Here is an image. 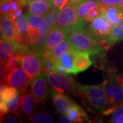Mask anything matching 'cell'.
Listing matches in <instances>:
<instances>
[{"label": "cell", "instance_id": "obj_1", "mask_svg": "<svg viewBox=\"0 0 123 123\" xmlns=\"http://www.w3.org/2000/svg\"><path fill=\"white\" fill-rule=\"evenodd\" d=\"M66 38L71 48L77 51H86L91 54L101 52L100 42L82 28H78L66 33Z\"/></svg>", "mask_w": 123, "mask_h": 123}, {"label": "cell", "instance_id": "obj_2", "mask_svg": "<svg viewBox=\"0 0 123 123\" xmlns=\"http://www.w3.org/2000/svg\"><path fill=\"white\" fill-rule=\"evenodd\" d=\"M79 92L88 104L94 109L103 111L108 107L104 83L97 86H79Z\"/></svg>", "mask_w": 123, "mask_h": 123}, {"label": "cell", "instance_id": "obj_3", "mask_svg": "<svg viewBox=\"0 0 123 123\" xmlns=\"http://www.w3.org/2000/svg\"><path fill=\"white\" fill-rule=\"evenodd\" d=\"M55 25L68 33L75 29L82 28L84 25V21H81L78 18L75 4L68 1L60 10Z\"/></svg>", "mask_w": 123, "mask_h": 123}, {"label": "cell", "instance_id": "obj_4", "mask_svg": "<svg viewBox=\"0 0 123 123\" xmlns=\"http://www.w3.org/2000/svg\"><path fill=\"white\" fill-rule=\"evenodd\" d=\"M68 74H63L56 71H51L47 73V79L54 90L62 92H76L79 90L75 80Z\"/></svg>", "mask_w": 123, "mask_h": 123}, {"label": "cell", "instance_id": "obj_5", "mask_svg": "<svg viewBox=\"0 0 123 123\" xmlns=\"http://www.w3.org/2000/svg\"><path fill=\"white\" fill-rule=\"evenodd\" d=\"M20 64L30 80L39 75L43 68L41 55L35 51H28L23 53Z\"/></svg>", "mask_w": 123, "mask_h": 123}, {"label": "cell", "instance_id": "obj_6", "mask_svg": "<svg viewBox=\"0 0 123 123\" xmlns=\"http://www.w3.org/2000/svg\"><path fill=\"white\" fill-rule=\"evenodd\" d=\"M3 79L5 85L15 88L21 92L26 90L29 82L30 81V79L28 78L27 73L23 68H17L5 75Z\"/></svg>", "mask_w": 123, "mask_h": 123}, {"label": "cell", "instance_id": "obj_7", "mask_svg": "<svg viewBox=\"0 0 123 123\" xmlns=\"http://www.w3.org/2000/svg\"><path fill=\"white\" fill-rule=\"evenodd\" d=\"M104 88L107 98L108 107L123 105V90L114 77L104 82Z\"/></svg>", "mask_w": 123, "mask_h": 123}, {"label": "cell", "instance_id": "obj_8", "mask_svg": "<svg viewBox=\"0 0 123 123\" xmlns=\"http://www.w3.org/2000/svg\"><path fill=\"white\" fill-rule=\"evenodd\" d=\"M66 32L54 24L48 32L44 41V47L39 53L41 56L47 55L55 47L66 38Z\"/></svg>", "mask_w": 123, "mask_h": 123}, {"label": "cell", "instance_id": "obj_9", "mask_svg": "<svg viewBox=\"0 0 123 123\" xmlns=\"http://www.w3.org/2000/svg\"><path fill=\"white\" fill-rule=\"evenodd\" d=\"M47 77L43 73H40L31 80V93L38 104L43 103L47 97L48 90Z\"/></svg>", "mask_w": 123, "mask_h": 123}, {"label": "cell", "instance_id": "obj_10", "mask_svg": "<svg viewBox=\"0 0 123 123\" xmlns=\"http://www.w3.org/2000/svg\"><path fill=\"white\" fill-rule=\"evenodd\" d=\"M113 26L107 22L104 17L103 12L91 21L89 31L96 39L101 42V39H105Z\"/></svg>", "mask_w": 123, "mask_h": 123}, {"label": "cell", "instance_id": "obj_11", "mask_svg": "<svg viewBox=\"0 0 123 123\" xmlns=\"http://www.w3.org/2000/svg\"><path fill=\"white\" fill-rule=\"evenodd\" d=\"M25 14L28 21V35L30 39L31 46L34 48L44 25V17L34 15L29 12Z\"/></svg>", "mask_w": 123, "mask_h": 123}, {"label": "cell", "instance_id": "obj_12", "mask_svg": "<svg viewBox=\"0 0 123 123\" xmlns=\"http://www.w3.org/2000/svg\"><path fill=\"white\" fill-rule=\"evenodd\" d=\"M52 100L55 110L62 114L66 115L70 107L75 103L64 92L53 90Z\"/></svg>", "mask_w": 123, "mask_h": 123}, {"label": "cell", "instance_id": "obj_13", "mask_svg": "<svg viewBox=\"0 0 123 123\" xmlns=\"http://www.w3.org/2000/svg\"><path fill=\"white\" fill-rule=\"evenodd\" d=\"M17 31L14 21L10 14L1 15V38L15 41Z\"/></svg>", "mask_w": 123, "mask_h": 123}, {"label": "cell", "instance_id": "obj_14", "mask_svg": "<svg viewBox=\"0 0 123 123\" xmlns=\"http://www.w3.org/2000/svg\"><path fill=\"white\" fill-rule=\"evenodd\" d=\"M27 4L29 6V13L43 17L47 15L55 8L53 3L34 0H29Z\"/></svg>", "mask_w": 123, "mask_h": 123}, {"label": "cell", "instance_id": "obj_15", "mask_svg": "<svg viewBox=\"0 0 123 123\" xmlns=\"http://www.w3.org/2000/svg\"><path fill=\"white\" fill-rule=\"evenodd\" d=\"M17 42L4 38H1L0 41V60L1 65H4L9 57L16 52Z\"/></svg>", "mask_w": 123, "mask_h": 123}, {"label": "cell", "instance_id": "obj_16", "mask_svg": "<svg viewBox=\"0 0 123 123\" xmlns=\"http://www.w3.org/2000/svg\"><path fill=\"white\" fill-rule=\"evenodd\" d=\"M103 14L107 22L114 27L123 21V8L116 6H107Z\"/></svg>", "mask_w": 123, "mask_h": 123}, {"label": "cell", "instance_id": "obj_17", "mask_svg": "<svg viewBox=\"0 0 123 123\" xmlns=\"http://www.w3.org/2000/svg\"><path fill=\"white\" fill-rule=\"evenodd\" d=\"M77 51L70 48L66 52L62 54L61 56L56 59V62L60 65L64 66L66 68L68 74L73 73L75 74L74 68V61Z\"/></svg>", "mask_w": 123, "mask_h": 123}, {"label": "cell", "instance_id": "obj_18", "mask_svg": "<svg viewBox=\"0 0 123 123\" xmlns=\"http://www.w3.org/2000/svg\"><path fill=\"white\" fill-rule=\"evenodd\" d=\"M92 64L90 58V53L86 51H77L74 61L75 74L83 72Z\"/></svg>", "mask_w": 123, "mask_h": 123}, {"label": "cell", "instance_id": "obj_19", "mask_svg": "<svg viewBox=\"0 0 123 123\" xmlns=\"http://www.w3.org/2000/svg\"><path fill=\"white\" fill-rule=\"evenodd\" d=\"M122 40H123V21L118 24L115 25L111 29L107 37L105 39L101 40V43L110 47Z\"/></svg>", "mask_w": 123, "mask_h": 123}, {"label": "cell", "instance_id": "obj_20", "mask_svg": "<svg viewBox=\"0 0 123 123\" xmlns=\"http://www.w3.org/2000/svg\"><path fill=\"white\" fill-rule=\"evenodd\" d=\"M99 4L100 1L98 0H84L76 4L75 6L78 18L81 21H85V18L88 12Z\"/></svg>", "mask_w": 123, "mask_h": 123}, {"label": "cell", "instance_id": "obj_21", "mask_svg": "<svg viewBox=\"0 0 123 123\" xmlns=\"http://www.w3.org/2000/svg\"><path fill=\"white\" fill-rule=\"evenodd\" d=\"M35 99L31 93H26L22 94L20 110L24 117L30 118V117L32 115L35 106Z\"/></svg>", "mask_w": 123, "mask_h": 123}, {"label": "cell", "instance_id": "obj_22", "mask_svg": "<svg viewBox=\"0 0 123 123\" xmlns=\"http://www.w3.org/2000/svg\"><path fill=\"white\" fill-rule=\"evenodd\" d=\"M66 115L72 120H73L74 123H82L84 120L85 121L89 120L88 116L86 114V112L80 106L76 104L75 103H74L73 105L70 107Z\"/></svg>", "mask_w": 123, "mask_h": 123}, {"label": "cell", "instance_id": "obj_23", "mask_svg": "<svg viewBox=\"0 0 123 123\" xmlns=\"http://www.w3.org/2000/svg\"><path fill=\"white\" fill-rule=\"evenodd\" d=\"M71 47H70L69 42L67 40L66 38H65L63 41H62L60 44H58L56 47H55L47 55L41 56V57H47L53 60H55L57 58L61 56L62 54L66 52Z\"/></svg>", "mask_w": 123, "mask_h": 123}, {"label": "cell", "instance_id": "obj_24", "mask_svg": "<svg viewBox=\"0 0 123 123\" xmlns=\"http://www.w3.org/2000/svg\"><path fill=\"white\" fill-rule=\"evenodd\" d=\"M22 53H13L9 57L6 63L4 65H2L4 68L5 75L17 68L18 65L21 64V60L22 57Z\"/></svg>", "mask_w": 123, "mask_h": 123}, {"label": "cell", "instance_id": "obj_25", "mask_svg": "<svg viewBox=\"0 0 123 123\" xmlns=\"http://www.w3.org/2000/svg\"><path fill=\"white\" fill-rule=\"evenodd\" d=\"M14 25L17 31V34L25 36L28 34V21L26 14H21L14 21Z\"/></svg>", "mask_w": 123, "mask_h": 123}, {"label": "cell", "instance_id": "obj_26", "mask_svg": "<svg viewBox=\"0 0 123 123\" xmlns=\"http://www.w3.org/2000/svg\"><path fill=\"white\" fill-rule=\"evenodd\" d=\"M20 93L21 92H18L17 94L15 96V97H14L12 99L9 100L8 101H5L8 114H18L17 111L19 108V106L21 105V98H22V94H20Z\"/></svg>", "mask_w": 123, "mask_h": 123}, {"label": "cell", "instance_id": "obj_27", "mask_svg": "<svg viewBox=\"0 0 123 123\" xmlns=\"http://www.w3.org/2000/svg\"><path fill=\"white\" fill-rule=\"evenodd\" d=\"M18 90L15 88L8 86L6 85H2L1 84V94L0 97L1 100L4 101H8L12 99L14 97L18 94Z\"/></svg>", "mask_w": 123, "mask_h": 123}, {"label": "cell", "instance_id": "obj_28", "mask_svg": "<svg viewBox=\"0 0 123 123\" xmlns=\"http://www.w3.org/2000/svg\"><path fill=\"white\" fill-rule=\"evenodd\" d=\"M30 122L34 123H52L54 122L53 116L49 113L39 112L36 113L30 117Z\"/></svg>", "mask_w": 123, "mask_h": 123}, {"label": "cell", "instance_id": "obj_29", "mask_svg": "<svg viewBox=\"0 0 123 123\" xmlns=\"http://www.w3.org/2000/svg\"><path fill=\"white\" fill-rule=\"evenodd\" d=\"M12 0H5L1 1V14H10L11 12V6Z\"/></svg>", "mask_w": 123, "mask_h": 123}, {"label": "cell", "instance_id": "obj_30", "mask_svg": "<svg viewBox=\"0 0 123 123\" xmlns=\"http://www.w3.org/2000/svg\"><path fill=\"white\" fill-rule=\"evenodd\" d=\"M106 6H116L123 8V0H98Z\"/></svg>", "mask_w": 123, "mask_h": 123}, {"label": "cell", "instance_id": "obj_31", "mask_svg": "<svg viewBox=\"0 0 123 123\" xmlns=\"http://www.w3.org/2000/svg\"><path fill=\"white\" fill-rule=\"evenodd\" d=\"M110 122L114 123H123V114L111 115Z\"/></svg>", "mask_w": 123, "mask_h": 123}, {"label": "cell", "instance_id": "obj_32", "mask_svg": "<svg viewBox=\"0 0 123 123\" xmlns=\"http://www.w3.org/2000/svg\"><path fill=\"white\" fill-rule=\"evenodd\" d=\"M17 116H18V115L15 114L8 115L7 118L4 120V123H18L19 119L18 118Z\"/></svg>", "mask_w": 123, "mask_h": 123}, {"label": "cell", "instance_id": "obj_33", "mask_svg": "<svg viewBox=\"0 0 123 123\" xmlns=\"http://www.w3.org/2000/svg\"><path fill=\"white\" fill-rule=\"evenodd\" d=\"M0 111H1V116L8 114L6 102L4 101H2V100L0 101Z\"/></svg>", "mask_w": 123, "mask_h": 123}, {"label": "cell", "instance_id": "obj_34", "mask_svg": "<svg viewBox=\"0 0 123 123\" xmlns=\"http://www.w3.org/2000/svg\"><path fill=\"white\" fill-rule=\"evenodd\" d=\"M68 0H53L54 6L57 8H62V6H64Z\"/></svg>", "mask_w": 123, "mask_h": 123}, {"label": "cell", "instance_id": "obj_35", "mask_svg": "<svg viewBox=\"0 0 123 123\" xmlns=\"http://www.w3.org/2000/svg\"><path fill=\"white\" fill-rule=\"evenodd\" d=\"M59 123H74V121L72 120L67 115H64V116H62L61 118L59 119Z\"/></svg>", "mask_w": 123, "mask_h": 123}, {"label": "cell", "instance_id": "obj_36", "mask_svg": "<svg viewBox=\"0 0 123 123\" xmlns=\"http://www.w3.org/2000/svg\"><path fill=\"white\" fill-rule=\"evenodd\" d=\"M115 79L116 80V81L120 85V86L122 87L123 90V73L115 76Z\"/></svg>", "mask_w": 123, "mask_h": 123}, {"label": "cell", "instance_id": "obj_37", "mask_svg": "<svg viewBox=\"0 0 123 123\" xmlns=\"http://www.w3.org/2000/svg\"><path fill=\"white\" fill-rule=\"evenodd\" d=\"M68 1H70V3L73 4H77L79 2H81V1H82L84 0H68Z\"/></svg>", "mask_w": 123, "mask_h": 123}, {"label": "cell", "instance_id": "obj_38", "mask_svg": "<svg viewBox=\"0 0 123 123\" xmlns=\"http://www.w3.org/2000/svg\"><path fill=\"white\" fill-rule=\"evenodd\" d=\"M29 0H27V3ZM34 1H45V2H50V3H53V0H34Z\"/></svg>", "mask_w": 123, "mask_h": 123}, {"label": "cell", "instance_id": "obj_39", "mask_svg": "<svg viewBox=\"0 0 123 123\" xmlns=\"http://www.w3.org/2000/svg\"><path fill=\"white\" fill-rule=\"evenodd\" d=\"M5 1V0H1V1Z\"/></svg>", "mask_w": 123, "mask_h": 123}]
</instances>
